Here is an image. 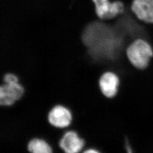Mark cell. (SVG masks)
Listing matches in <instances>:
<instances>
[{
    "label": "cell",
    "instance_id": "7",
    "mask_svg": "<svg viewBox=\"0 0 153 153\" xmlns=\"http://www.w3.org/2000/svg\"><path fill=\"white\" fill-rule=\"evenodd\" d=\"M131 9L141 21L153 23V0H133Z\"/></svg>",
    "mask_w": 153,
    "mask_h": 153
},
{
    "label": "cell",
    "instance_id": "5",
    "mask_svg": "<svg viewBox=\"0 0 153 153\" xmlns=\"http://www.w3.org/2000/svg\"><path fill=\"white\" fill-rule=\"evenodd\" d=\"M26 89L21 82L0 84V107H9L24 97Z\"/></svg>",
    "mask_w": 153,
    "mask_h": 153
},
{
    "label": "cell",
    "instance_id": "2",
    "mask_svg": "<svg viewBox=\"0 0 153 153\" xmlns=\"http://www.w3.org/2000/svg\"><path fill=\"white\" fill-rule=\"evenodd\" d=\"M47 118L51 126L57 129L65 131L73 125L74 115L71 108L68 105L57 103L49 109Z\"/></svg>",
    "mask_w": 153,
    "mask_h": 153
},
{
    "label": "cell",
    "instance_id": "1",
    "mask_svg": "<svg viewBox=\"0 0 153 153\" xmlns=\"http://www.w3.org/2000/svg\"><path fill=\"white\" fill-rule=\"evenodd\" d=\"M126 53L132 65L138 70H145L153 56V49L146 40L138 38L127 47Z\"/></svg>",
    "mask_w": 153,
    "mask_h": 153
},
{
    "label": "cell",
    "instance_id": "10",
    "mask_svg": "<svg viewBox=\"0 0 153 153\" xmlns=\"http://www.w3.org/2000/svg\"><path fill=\"white\" fill-rule=\"evenodd\" d=\"M81 153H102L97 148L89 147L86 148Z\"/></svg>",
    "mask_w": 153,
    "mask_h": 153
},
{
    "label": "cell",
    "instance_id": "3",
    "mask_svg": "<svg viewBox=\"0 0 153 153\" xmlns=\"http://www.w3.org/2000/svg\"><path fill=\"white\" fill-rule=\"evenodd\" d=\"M86 145V138L71 128L63 131L58 143L59 147L64 153H81Z\"/></svg>",
    "mask_w": 153,
    "mask_h": 153
},
{
    "label": "cell",
    "instance_id": "6",
    "mask_svg": "<svg viewBox=\"0 0 153 153\" xmlns=\"http://www.w3.org/2000/svg\"><path fill=\"white\" fill-rule=\"evenodd\" d=\"M95 10L101 20L113 19L125 11V5L121 1L111 2L110 0H93Z\"/></svg>",
    "mask_w": 153,
    "mask_h": 153
},
{
    "label": "cell",
    "instance_id": "8",
    "mask_svg": "<svg viewBox=\"0 0 153 153\" xmlns=\"http://www.w3.org/2000/svg\"><path fill=\"white\" fill-rule=\"evenodd\" d=\"M27 149L30 153H55L53 145L47 140L41 137L31 138L27 144Z\"/></svg>",
    "mask_w": 153,
    "mask_h": 153
},
{
    "label": "cell",
    "instance_id": "9",
    "mask_svg": "<svg viewBox=\"0 0 153 153\" xmlns=\"http://www.w3.org/2000/svg\"><path fill=\"white\" fill-rule=\"evenodd\" d=\"M125 149L126 153H134L133 149L131 147V144L128 139H126L125 141Z\"/></svg>",
    "mask_w": 153,
    "mask_h": 153
},
{
    "label": "cell",
    "instance_id": "4",
    "mask_svg": "<svg viewBox=\"0 0 153 153\" xmlns=\"http://www.w3.org/2000/svg\"><path fill=\"white\" fill-rule=\"evenodd\" d=\"M121 88L120 78L115 71H104L99 78L98 89L106 98L111 99L115 98Z\"/></svg>",
    "mask_w": 153,
    "mask_h": 153
}]
</instances>
